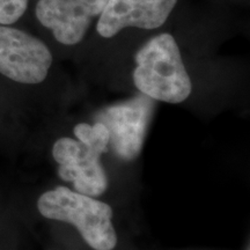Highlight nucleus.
Listing matches in <instances>:
<instances>
[{
    "instance_id": "nucleus-4",
    "label": "nucleus",
    "mask_w": 250,
    "mask_h": 250,
    "mask_svg": "<svg viewBox=\"0 0 250 250\" xmlns=\"http://www.w3.org/2000/svg\"><path fill=\"white\" fill-rule=\"evenodd\" d=\"M153 109V100L142 94L126 102L108 107L99 115V122L109 131V145L122 160L133 161L142 153Z\"/></svg>"
},
{
    "instance_id": "nucleus-1",
    "label": "nucleus",
    "mask_w": 250,
    "mask_h": 250,
    "mask_svg": "<svg viewBox=\"0 0 250 250\" xmlns=\"http://www.w3.org/2000/svg\"><path fill=\"white\" fill-rule=\"evenodd\" d=\"M134 86L156 101L177 104L189 98L192 85L176 41L169 34L149 40L137 52Z\"/></svg>"
},
{
    "instance_id": "nucleus-6",
    "label": "nucleus",
    "mask_w": 250,
    "mask_h": 250,
    "mask_svg": "<svg viewBox=\"0 0 250 250\" xmlns=\"http://www.w3.org/2000/svg\"><path fill=\"white\" fill-rule=\"evenodd\" d=\"M108 0H40L36 17L65 45L83 41L94 18L100 17Z\"/></svg>"
},
{
    "instance_id": "nucleus-9",
    "label": "nucleus",
    "mask_w": 250,
    "mask_h": 250,
    "mask_svg": "<svg viewBox=\"0 0 250 250\" xmlns=\"http://www.w3.org/2000/svg\"><path fill=\"white\" fill-rule=\"evenodd\" d=\"M28 0H0V26H8L22 17Z\"/></svg>"
},
{
    "instance_id": "nucleus-3",
    "label": "nucleus",
    "mask_w": 250,
    "mask_h": 250,
    "mask_svg": "<svg viewBox=\"0 0 250 250\" xmlns=\"http://www.w3.org/2000/svg\"><path fill=\"white\" fill-rule=\"evenodd\" d=\"M52 55L36 37L7 26H0V73L20 83L35 85L45 80Z\"/></svg>"
},
{
    "instance_id": "nucleus-2",
    "label": "nucleus",
    "mask_w": 250,
    "mask_h": 250,
    "mask_svg": "<svg viewBox=\"0 0 250 250\" xmlns=\"http://www.w3.org/2000/svg\"><path fill=\"white\" fill-rule=\"evenodd\" d=\"M37 210L46 219L73 225L94 250H112L117 245L112 224L114 211L110 205L95 197L67 187H56L40 196Z\"/></svg>"
},
{
    "instance_id": "nucleus-8",
    "label": "nucleus",
    "mask_w": 250,
    "mask_h": 250,
    "mask_svg": "<svg viewBox=\"0 0 250 250\" xmlns=\"http://www.w3.org/2000/svg\"><path fill=\"white\" fill-rule=\"evenodd\" d=\"M73 133L76 138L88 146L89 148L95 149L104 154L108 152L110 136L105 125L101 122H96L93 125L88 123H79L74 126Z\"/></svg>"
},
{
    "instance_id": "nucleus-5",
    "label": "nucleus",
    "mask_w": 250,
    "mask_h": 250,
    "mask_svg": "<svg viewBox=\"0 0 250 250\" xmlns=\"http://www.w3.org/2000/svg\"><path fill=\"white\" fill-rule=\"evenodd\" d=\"M101 153L78 139L62 137L52 146V156L58 164V175L73 184L74 191L99 197L108 189V176L101 164Z\"/></svg>"
},
{
    "instance_id": "nucleus-7",
    "label": "nucleus",
    "mask_w": 250,
    "mask_h": 250,
    "mask_svg": "<svg viewBox=\"0 0 250 250\" xmlns=\"http://www.w3.org/2000/svg\"><path fill=\"white\" fill-rule=\"evenodd\" d=\"M177 0H108L98 33L110 39L126 27L155 29L166 22Z\"/></svg>"
}]
</instances>
